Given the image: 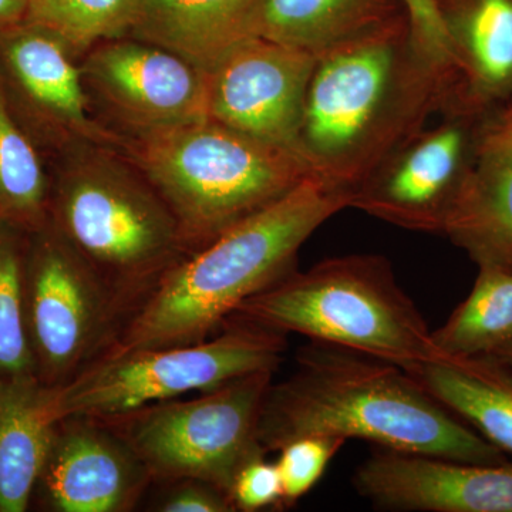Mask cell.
Listing matches in <instances>:
<instances>
[{
  "label": "cell",
  "instance_id": "6da1fadb",
  "mask_svg": "<svg viewBox=\"0 0 512 512\" xmlns=\"http://www.w3.org/2000/svg\"><path fill=\"white\" fill-rule=\"evenodd\" d=\"M444 69L429 0L316 56L298 153L313 174L350 192L443 107Z\"/></svg>",
  "mask_w": 512,
  "mask_h": 512
},
{
  "label": "cell",
  "instance_id": "7a4b0ae2",
  "mask_svg": "<svg viewBox=\"0 0 512 512\" xmlns=\"http://www.w3.org/2000/svg\"><path fill=\"white\" fill-rule=\"evenodd\" d=\"M295 359L291 375L266 390L258 426L265 453L330 437L468 463L508 460L399 365L313 340Z\"/></svg>",
  "mask_w": 512,
  "mask_h": 512
},
{
  "label": "cell",
  "instance_id": "3957f363",
  "mask_svg": "<svg viewBox=\"0 0 512 512\" xmlns=\"http://www.w3.org/2000/svg\"><path fill=\"white\" fill-rule=\"evenodd\" d=\"M350 195L316 175L171 266L106 353L194 345L217 335L256 293L295 269L306 239Z\"/></svg>",
  "mask_w": 512,
  "mask_h": 512
},
{
  "label": "cell",
  "instance_id": "277c9868",
  "mask_svg": "<svg viewBox=\"0 0 512 512\" xmlns=\"http://www.w3.org/2000/svg\"><path fill=\"white\" fill-rule=\"evenodd\" d=\"M49 173V224L110 286L130 318L161 276L188 255L173 212L120 148H77L50 161Z\"/></svg>",
  "mask_w": 512,
  "mask_h": 512
},
{
  "label": "cell",
  "instance_id": "5b68a950",
  "mask_svg": "<svg viewBox=\"0 0 512 512\" xmlns=\"http://www.w3.org/2000/svg\"><path fill=\"white\" fill-rule=\"evenodd\" d=\"M120 150L167 202L188 255L315 175L295 151L211 120L127 134Z\"/></svg>",
  "mask_w": 512,
  "mask_h": 512
},
{
  "label": "cell",
  "instance_id": "8992f818",
  "mask_svg": "<svg viewBox=\"0 0 512 512\" xmlns=\"http://www.w3.org/2000/svg\"><path fill=\"white\" fill-rule=\"evenodd\" d=\"M229 319L299 333L403 369L436 359L431 330L380 255L325 259L256 293Z\"/></svg>",
  "mask_w": 512,
  "mask_h": 512
},
{
  "label": "cell",
  "instance_id": "52a82bcc",
  "mask_svg": "<svg viewBox=\"0 0 512 512\" xmlns=\"http://www.w3.org/2000/svg\"><path fill=\"white\" fill-rule=\"evenodd\" d=\"M288 349L286 335L242 320L194 345L104 353L70 382L46 387L45 413L114 419L147 404L207 392L254 373H275Z\"/></svg>",
  "mask_w": 512,
  "mask_h": 512
},
{
  "label": "cell",
  "instance_id": "ba28073f",
  "mask_svg": "<svg viewBox=\"0 0 512 512\" xmlns=\"http://www.w3.org/2000/svg\"><path fill=\"white\" fill-rule=\"evenodd\" d=\"M272 380L274 373H254L192 400L151 403L104 421L140 458L153 483L195 478L229 497L238 471L266 454L258 426Z\"/></svg>",
  "mask_w": 512,
  "mask_h": 512
},
{
  "label": "cell",
  "instance_id": "9c48e42d",
  "mask_svg": "<svg viewBox=\"0 0 512 512\" xmlns=\"http://www.w3.org/2000/svg\"><path fill=\"white\" fill-rule=\"evenodd\" d=\"M26 325L37 379L59 387L116 342L127 309L101 276L47 222L29 232Z\"/></svg>",
  "mask_w": 512,
  "mask_h": 512
},
{
  "label": "cell",
  "instance_id": "30bf717a",
  "mask_svg": "<svg viewBox=\"0 0 512 512\" xmlns=\"http://www.w3.org/2000/svg\"><path fill=\"white\" fill-rule=\"evenodd\" d=\"M0 84L13 117L47 164L87 146L120 148L84 89L79 60L43 26L23 20L0 28Z\"/></svg>",
  "mask_w": 512,
  "mask_h": 512
},
{
  "label": "cell",
  "instance_id": "8fae6325",
  "mask_svg": "<svg viewBox=\"0 0 512 512\" xmlns=\"http://www.w3.org/2000/svg\"><path fill=\"white\" fill-rule=\"evenodd\" d=\"M79 64L97 119L123 136L207 120V72L164 47L114 37Z\"/></svg>",
  "mask_w": 512,
  "mask_h": 512
},
{
  "label": "cell",
  "instance_id": "7c38bea8",
  "mask_svg": "<svg viewBox=\"0 0 512 512\" xmlns=\"http://www.w3.org/2000/svg\"><path fill=\"white\" fill-rule=\"evenodd\" d=\"M488 120L444 113L439 126L421 128L357 185L349 207L396 227L443 234Z\"/></svg>",
  "mask_w": 512,
  "mask_h": 512
},
{
  "label": "cell",
  "instance_id": "4fadbf2b",
  "mask_svg": "<svg viewBox=\"0 0 512 512\" xmlns=\"http://www.w3.org/2000/svg\"><path fill=\"white\" fill-rule=\"evenodd\" d=\"M316 56L259 36L235 43L207 70V120L298 154Z\"/></svg>",
  "mask_w": 512,
  "mask_h": 512
},
{
  "label": "cell",
  "instance_id": "5bb4252c",
  "mask_svg": "<svg viewBox=\"0 0 512 512\" xmlns=\"http://www.w3.org/2000/svg\"><path fill=\"white\" fill-rule=\"evenodd\" d=\"M444 69L441 113L491 119L512 97V0H429Z\"/></svg>",
  "mask_w": 512,
  "mask_h": 512
},
{
  "label": "cell",
  "instance_id": "9a60e30c",
  "mask_svg": "<svg viewBox=\"0 0 512 512\" xmlns=\"http://www.w3.org/2000/svg\"><path fill=\"white\" fill-rule=\"evenodd\" d=\"M360 497L379 510L512 512V461L485 464L377 448L356 468Z\"/></svg>",
  "mask_w": 512,
  "mask_h": 512
},
{
  "label": "cell",
  "instance_id": "2e32d148",
  "mask_svg": "<svg viewBox=\"0 0 512 512\" xmlns=\"http://www.w3.org/2000/svg\"><path fill=\"white\" fill-rule=\"evenodd\" d=\"M153 484L130 446L94 417H66L56 423L37 487L57 512L136 510Z\"/></svg>",
  "mask_w": 512,
  "mask_h": 512
},
{
  "label": "cell",
  "instance_id": "e0dca14e",
  "mask_svg": "<svg viewBox=\"0 0 512 512\" xmlns=\"http://www.w3.org/2000/svg\"><path fill=\"white\" fill-rule=\"evenodd\" d=\"M443 234L477 266L512 269V126L490 119Z\"/></svg>",
  "mask_w": 512,
  "mask_h": 512
},
{
  "label": "cell",
  "instance_id": "ac0fdd59",
  "mask_svg": "<svg viewBox=\"0 0 512 512\" xmlns=\"http://www.w3.org/2000/svg\"><path fill=\"white\" fill-rule=\"evenodd\" d=\"M458 419L512 456V367L494 355L436 357L404 369Z\"/></svg>",
  "mask_w": 512,
  "mask_h": 512
},
{
  "label": "cell",
  "instance_id": "d6986e66",
  "mask_svg": "<svg viewBox=\"0 0 512 512\" xmlns=\"http://www.w3.org/2000/svg\"><path fill=\"white\" fill-rule=\"evenodd\" d=\"M255 0H136L130 35L207 72L249 33Z\"/></svg>",
  "mask_w": 512,
  "mask_h": 512
},
{
  "label": "cell",
  "instance_id": "ffe728a7",
  "mask_svg": "<svg viewBox=\"0 0 512 512\" xmlns=\"http://www.w3.org/2000/svg\"><path fill=\"white\" fill-rule=\"evenodd\" d=\"M406 10L407 0H255L249 33L318 56Z\"/></svg>",
  "mask_w": 512,
  "mask_h": 512
},
{
  "label": "cell",
  "instance_id": "44dd1931",
  "mask_svg": "<svg viewBox=\"0 0 512 512\" xmlns=\"http://www.w3.org/2000/svg\"><path fill=\"white\" fill-rule=\"evenodd\" d=\"M45 397L36 377L0 384V512L28 510L39 483L56 430Z\"/></svg>",
  "mask_w": 512,
  "mask_h": 512
},
{
  "label": "cell",
  "instance_id": "7402d4cb",
  "mask_svg": "<svg viewBox=\"0 0 512 512\" xmlns=\"http://www.w3.org/2000/svg\"><path fill=\"white\" fill-rule=\"evenodd\" d=\"M512 342V269L478 266L470 295L431 330L437 357L493 355Z\"/></svg>",
  "mask_w": 512,
  "mask_h": 512
},
{
  "label": "cell",
  "instance_id": "603a6c76",
  "mask_svg": "<svg viewBox=\"0 0 512 512\" xmlns=\"http://www.w3.org/2000/svg\"><path fill=\"white\" fill-rule=\"evenodd\" d=\"M49 198V164L13 117L0 84V221L35 232L49 222Z\"/></svg>",
  "mask_w": 512,
  "mask_h": 512
},
{
  "label": "cell",
  "instance_id": "cb8c5ba5",
  "mask_svg": "<svg viewBox=\"0 0 512 512\" xmlns=\"http://www.w3.org/2000/svg\"><path fill=\"white\" fill-rule=\"evenodd\" d=\"M28 237L29 232L0 221V384L37 379L26 325Z\"/></svg>",
  "mask_w": 512,
  "mask_h": 512
},
{
  "label": "cell",
  "instance_id": "d4e9b609",
  "mask_svg": "<svg viewBox=\"0 0 512 512\" xmlns=\"http://www.w3.org/2000/svg\"><path fill=\"white\" fill-rule=\"evenodd\" d=\"M136 0H30L29 22L43 26L77 60L103 40L130 35Z\"/></svg>",
  "mask_w": 512,
  "mask_h": 512
},
{
  "label": "cell",
  "instance_id": "484cf974",
  "mask_svg": "<svg viewBox=\"0 0 512 512\" xmlns=\"http://www.w3.org/2000/svg\"><path fill=\"white\" fill-rule=\"evenodd\" d=\"M346 441L305 437L285 444L276 461L282 483V505H293L319 483L330 461Z\"/></svg>",
  "mask_w": 512,
  "mask_h": 512
},
{
  "label": "cell",
  "instance_id": "4316f807",
  "mask_svg": "<svg viewBox=\"0 0 512 512\" xmlns=\"http://www.w3.org/2000/svg\"><path fill=\"white\" fill-rule=\"evenodd\" d=\"M229 500L235 511L255 512L268 507H281L282 483L276 463H268L265 456L249 460L234 478Z\"/></svg>",
  "mask_w": 512,
  "mask_h": 512
},
{
  "label": "cell",
  "instance_id": "83f0119b",
  "mask_svg": "<svg viewBox=\"0 0 512 512\" xmlns=\"http://www.w3.org/2000/svg\"><path fill=\"white\" fill-rule=\"evenodd\" d=\"M160 500L153 505L160 512H234L235 508L224 491L195 478L164 483Z\"/></svg>",
  "mask_w": 512,
  "mask_h": 512
},
{
  "label": "cell",
  "instance_id": "f1b7e54d",
  "mask_svg": "<svg viewBox=\"0 0 512 512\" xmlns=\"http://www.w3.org/2000/svg\"><path fill=\"white\" fill-rule=\"evenodd\" d=\"M30 0H0V28L28 18Z\"/></svg>",
  "mask_w": 512,
  "mask_h": 512
},
{
  "label": "cell",
  "instance_id": "f546056e",
  "mask_svg": "<svg viewBox=\"0 0 512 512\" xmlns=\"http://www.w3.org/2000/svg\"><path fill=\"white\" fill-rule=\"evenodd\" d=\"M494 119L503 124H512V97L511 100L505 104L504 109L501 110Z\"/></svg>",
  "mask_w": 512,
  "mask_h": 512
},
{
  "label": "cell",
  "instance_id": "4dcf8cb0",
  "mask_svg": "<svg viewBox=\"0 0 512 512\" xmlns=\"http://www.w3.org/2000/svg\"><path fill=\"white\" fill-rule=\"evenodd\" d=\"M493 355L497 356L498 359L503 360V362L507 363L508 366L512 367V342L503 346V348L498 349L497 352L493 353Z\"/></svg>",
  "mask_w": 512,
  "mask_h": 512
},
{
  "label": "cell",
  "instance_id": "1f68e13d",
  "mask_svg": "<svg viewBox=\"0 0 512 512\" xmlns=\"http://www.w3.org/2000/svg\"><path fill=\"white\" fill-rule=\"evenodd\" d=\"M510 126H512V124H510Z\"/></svg>",
  "mask_w": 512,
  "mask_h": 512
}]
</instances>
